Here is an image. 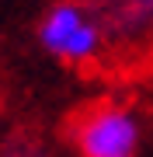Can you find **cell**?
Wrapping results in <instances>:
<instances>
[{
	"mask_svg": "<svg viewBox=\"0 0 153 157\" xmlns=\"http://www.w3.org/2000/svg\"><path fill=\"white\" fill-rule=\"evenodd\" d=\"M59 136L73 157H139L146 143L136 105L115 94H97L70 108Z\"/></svg>",
	"mask_w": 153,
	"mask_h": 157,
	"instance_id": "cell-1",
	"label": "cell"
},
{
	"mask_svg": "<svg viewBox=\"0 0 153 157\" xmlns=\"http://www.w3.org/2000/svg\"><path fill=\"white\" fill-rule=\"evenodd\" d=\"M35 42L49 59H56L59 67H70V70L94 67L108 49L97 21L80 0L46 4V11L38 14V25H35Z\"/></svg>",
	"mask_w": 153,
	"mask_h": 157,
	"instance_id": "cell-2",
	"label": "cell"
},
{
	"mask_svg": "<svg viewBox=\"0 0 153 157\" xmlns=\"http://www.w3.org/2000/svg\"><path fill=\"white\" fill-rule=\"evenodd\" d=\"M97 21L108 49H132L153 35V0H80Z\"/></svg>",
	"mask_w": 153,
	"mask_h": 157,
	"instance_id": "cell-3",
	"label": "cell"
},
{
	"mask_svg": "<svg viewBox=\"0 0 153 157\" xmlns=\"http://www.w3.org/2000/svg\"><path fill=\"white\" fill-rule=\"evenodd\" d=\"M0 157H52L35 126H14L0 136Z\"/></svg>",
	"mask_w": 153,
	"mask_h": 157,
	"instance_id": "cell-4",
	"label": "cell"
}]
</instances>
